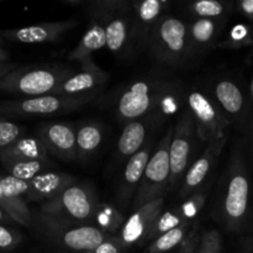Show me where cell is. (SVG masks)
I'll return each instance as SVG.
<instances>
[{
    "instance_id": "cell-1",
    "label": "cell",
    "mask_w": 253,
    "mask_h": 253,
    "mask_svg": "<svg viewBox=\"0 0 253 253\" xmlns=\"http://www.w3.org/2000/svg\"><path fill=\"white\" fill-rule=\"evenodd\" d=\"M182 85L175 78H147L132 82L116 99V115L130 123L155 113L167 115L178 109Z\"/></svg>"
},
{
    "instance_id": "cell-2",
    "label": "cell",
    "mask_w": 253,
    "mask_h": 253,
    "mask_svg": "<svg viewBox=\"0 0 253 253\" xmlns=\"http://www.w3.org/2000/svg\"><path fill=\"white\" fill-rule=\"evenodd\" d=\"M147 44L151 56L165 66L178 67L192 56L189 27L172 15H163L156 22Z\"/></svg>"
},
{
    "instance_id": "cell-3",
    "label": "cell",
    "mask_w": 253,
    "mask_h": 253,
    "mask_svg": "<svg viewBox=\"0 0 253 253\" xmlns=\"http://www.w3.org/2000/svg\"><path fill=\"white\" fill-rule=\"evenodd\" d=\"M37 227L54 245L76 252H91L108 236L98 226L64 221L41 212L37 216Z\"/></svg>"
},
{
    "instance_id": "cell-4",
    "label": "cell",
    "mask_w": 253,
    "mask_h": 253,
    "mask_svg": "<svg viewBox=\"0 0 253 253\" xmlns=\"http://www.w3.org/2000/svg\"><path fill=\"white\" fill-rule=\"evenodd\" d=\"M173 126H168L167 131L153 150L148 165L143 173L137 192L132 200L133 211L145 207L148 203L163 198L170 178L169 150L173 136Z\"/></svg>"
},
{
    "instance_id": "cell-5",
    "label": "cell",
    "mask_w": 253,
    "mask_h": 253,
    "mask_svg": "<svg viewBox=\"0 0 253 253\" xmlns=\"http://www.w3.org/2000/svg\"><path fill=\"white\" fill-rule=\"evenodd\" d=\"M98 205L93 188L85 183L77 182L43 203L41 214L64 221L85 224L94 220Z\"/></svg>"
},
{
    "instance_id": "cell-6",
    "label": "cell",
    "mask_w": 253,
    "mask_h": 253,
    "mask_svg": "<svg viewBox=\"0 0 253 253\" xmlns=\"http://www.w3.org/2000/svg\"><path fill=\"white\" fill-rule=\"evenodd\" d=\"M74 69L63 66L39 67V68L16 71L7 74L0 88L26 95H53L56 89L74 73Z\"/></svg>"
},
{
    "instance_id": "cell-7",
    "label": "cell",
    "mask_w": 253,
    "mask_h": 253,
    "mask_svg": "<svg viewBox=\"0 0 253 253\" xmlns=\"http://www.w3.org/2000/svg\"><path fill=\"white\" fill-rule=\"evenodd\" d=\"M185 99L200 140L210 143L224 138L225 128L229 125V121L224 116L220 106L200 90L188 91Z\"/></svg>"
},
{
    "instance_id": "cell-8",
    "label": "cell",
    "mask_w": 253,
    "mask_h": 253,
    "mask_svg": "<svg viewBox=\"0 0 253 253\" xmlns=\"http://www.w3.org/2000/svg\"><path fill=\"white\" fill-rule=\"evenodd\" d=\"M198 132L194 119L190 111L185 110L174 126L170 142V178L168 188H174L184 178L185 173L190 167L192 153L195 146V138ZM199 137V136H198Z\"/></svg>"
},
{
    "instance_id": "cell-9",
    "label": "cell",
    "mask_w": 253,
    "mask_h": 253,
    "mask_svg": "<svg viewBox=\"0 0 253 253\" xmlns=\"http://www.w3.org/2000/svg\"><path fill=\"white\" fill-rule=\"evenodd\" d=\"M94 98L95 95H42L2 104L0 106V110L7 114H15V115L48 116L77 110V109L90 103Z\"/></svg>"
},
{
    "instance_id": "cell-10",
    "label": "cell",
    "mask_w": 253,
    "mask_h": 253,
    "mask_svg": "<svg viewBox=\"0 0 253 253\" xmlns=\"http://www.w3.org/2000/svg\"><path fill=\"white\" fill-rule=\"evenodd\" d=\"M165 197L148 203L145 207L133 211L121 229L119 240L123 244L124 249L143 245L147 242L148 236L155 226L156 221L165 209Z\"/></svg>"
},
{
    "instance_id": "cell-11",
    "label": "cell",
    "mask_w": 253,
    "mask_h": 253,
    "mask_svg": "<svg viewBox=\"0 0 253 253\" xmlns=\"http://www.w3.org/2000/svg\"><path fill=\"white\" fill-rule=\"evenodd\" d=\"M81 69L74 72L69 78H67L53 95L61 96H82L95 95L96 90L100 89L108 82L109 74L99 68L90 58L85 59L81 63Z\"/></svg>"
},
{
    "instance_id": "cell-12",
    "label": "cell",
    "mask_w": 253,
    "mask_h": 253,
    "mask_svg": "<svg viewBox=\"0 0 253 253\" xmlns=\"http://www.w3.org/2000/svg\"><path fill=\"white\" fill-rule=\"evenodd\" d=\"M37 138L41 141L47 152L54 157L71 161L78 156L77 131L68 124H46L39 128Z\"/></svg>"
},
{
    "instance_id": "cell-13",
    "label": "cell",
    "mask_w": 253,
    "mask_h": 253,
    "mask_svg": "<svg viewBox=\"0 0 253 253\" xmlns=\"http://www.w3.org/2000/svg\"><path fill=\"white\" fill-rule=\"evenodd\" d=\"M166 116L167 114L165 113H155L126 124L116 147L119 160H128L131 156L138 152L146 145V140L151 131L158 127V125L165 121Z\"/></svg>"
},
{
    "instance_id": "cell-14",
    "label": "cell",
    "mask_w": 253,
    "mask_h": 253,
    "mask_svg": "<svg viewBox=\"0 0 253 253\" xmlns=\"http://www.w3.org/2000/svg\"><path fill=\"white\" fill-rule=\"evenodd\" d=\"M153 150V138L151 137L138 152L127 160L118 192V203L121 208H127L130 200H133Z\"/></svg>"
},
{
    "instance_id": "cell-15",
    "label": "cell",
    "mask_w": 253,
    "mask_h": 253,
    "mask_svg": "<svg viewBox=\"0 0 253 253\" xmlns=\"http://www.w3.org/2000/svg\"><path fill=\"white\" fill-rule=\"evenodd\" d=\"M225 143H226V137L208 143L202 155L190 165L189 169L185 173L180 187V197L188 198L189 195L195 194V192L202 187L205 179L209 177L215 163L219 160Z\"/></svg>"
},
{
    "instance_id": "cell-16",
    "label": "cell",
    "mask_w": 253,
    "mask_h": 253,
    "mask_svg": "<svg viewBox=\"0 0 253 253\" xmlns=\"http://www.w3.org/2000/svg\"><path fill=\"white\" fill-rule=\"evenodd\" d=\"M128 4L118 10L101 15L106 17V46L114 53H123L135 42V24L132 10H126Z\"/></svg>"
},
{
    "instance_id": "cell-17",
    "label": "cell",
    "mask_w": 253,
    "mask_h": 253,
    "mask_svg": "<svg viewBox=\"0 0 253 253\" xmlns=\"http://www.w3.org/2000/svg\"><path fill=\"white\" fill-rule=\"evenodd\" d=\"M78 25L74 20H64V21L44 22V24L34 25V26L22 27V29L9 30L2 32V36L7 40L22 43H44V42H56L73 30Z\"/></svg>"
},
{
    "instance_id": "cell-18",
    "label": "cell",
    "mask_w": 253,
    "mask_h": 253,
    "mask_svg": "<svg viewBox=\"0 0 253 253\" xmlns=\"http://www.w3.org/2000/svg\"><path fill=\"white\" fill-rule=\"evenodd\" d=\"M249 180L242 173L235 172L230 175L222 199V214L227 224H236L245 216L249 204Z\"/></svg>"
},
{
    "instance_id": "cell-19",
    "label": "cell",
    "mask_w": 253,
    "mask_h": 253,
    "mask_svg": "<svg viewBox=\"0 0 253 253\" xmlns=\"http://www.w3.org/2000/svg\"><path fill=\"white\" fill-rule=\"evenodd\" d=\"M77 183L73 175L59 172H44L29 182V190L25 197L34 202H48L72 184Z\"/></svg>"
},
{
    "instance_id": "cell-20",
    "label": "cell",
    "mask_w": 253,
    "mask_h": 253,
    "mask_svg": "<svg viewBox=\"0 0 253 253\" xmlns=\"http://www.w3.org/2000/svg\"><path fill=\"white\" fill-rule=\"evenodd\" d=\"M163 0H143L131 2L133 24H135V42H148V36L156 22L163 16L167 7Z\"/></svg>"
},
{
    "instance_id": "cell-21",
    "label": "cell",
    "mask_w": 253,
    "mask_h": 253,
    "mask_svg": "<svg viewBox=\"0 0 253 253\" xmlns=\"http://www.w3.org/2000/svg\"><path fill=\"white\" fill-rule=\"evenodd\" d=\"M5 165L17 162H43L47 161V151L39 138L24 137L10 145L1 152Z\"/></svg>"
},
{
    "instance_id": "cell-22",
    "label": "cell",
    "mask_w": 253,
    "mask_h": 253,
    "mask_svg": "<svg viewBox=\"0 0 253 253\" xmlns=\"http://www.w3.org/2000/svg\"><path fill=\"white\" fill-rule=\"evenodd\" d=\"M104 46H106L105 26L101 22L96 21L84 34L76 48L69 53L68 58L71 61H78L82 63L85 59L90 58L93 52L99 51Z\"/></svg>"
},
{
    "instance_id": "cell-23",
    "label": "cell",
    "mask_w": 253,
    "mask_h": 253,
    "mask_svg": "<svg viewBox=\"0 0 253 253\" xmlns=\"http://www.w3.org/2000/svg\"><path fill=\"white\" fill-rule=\"evenodd\" d=\"M219 22L216 19H195L189 26V39L192 54L205 51L212 44L219 34Z\"/></svg>"
},
{
    "instance_id": "cell-24",
    "label": "cell",
    "mask_w": 253,
    "mask_h": 253,
    "mask_svg": "<svg viewBox=\"0 0 253 253\" xmlns=\"http://www.w3.org/2000/svg\"><path fill=\"white\" fill-rule=\"evenodd\" d=\"M215 98L220 109L229 115H237L244 106V96L239 86L231 81H220L215 84Z\"/></svg>"
},
{
    "instance_id": "cell-25",
    "label": "cell",
    "mask_w": 253,
    "mask_h": 253,
    "mask_svg": "<svg viewBox=\"0 0 253 253\" xmlns=\"http://www.w3.org/2000/svg\"><path fill=\"white\" fill-rule=\"evenodd\" d=\"M104 128L96 123H85L77 130V148L79 157L93 155L103 142Z\"/></svg>"
},
{
    "instance_id": "cell-26",
    "label": "cell",
    "mask_w": 253,
    "mask_h": 253,
    "mask_svg": "<svg viewBox=\"0 0 253 253\" xmlns=\"http://www.w3.org/2000/svg\"><path fill=\"white\" fill-rule=\"evenodd\" d=\"M192 222L187 221L175 229L167 231L160 237L150 242L145 253H165L173 250L174 247L180 246L189 235V227Z\"/></svg>"
},
{
    "instance_id": "cell-27",
    "label": "cell",
    "mask_w": 253,
    "mask_h": 253,
    "mask_svg": "<svg viewBox=\"0 0 253 253\" xmlns=\"http://www.w3.org/2000/svg\"><path fill=\"white\" fill-rule=\"evenodd\" d=\"M95 222L104 234L113 236L116 232H120L125 224L126 219L123 212L111 204H99L96 208Z\"/></svg>"
},
{
    "instance_id": "cell-28",
    "label": "cell",
    "mask_w": 253,
    "mask_h": 253,
    "mask_svg": "<svg viewBox=\"0 0 253 253\" xmlns=\"http://www.w3.org/2000/svg\"><path fill=\"white\" fill-rule=\"evenodd\" d=\"M187 221H189V220H187V217H185L182 209V205L167 210V211H163L162 214L160 215L157 221H156L155 226H153L147 241H153L155 239L160 237L161 235L166 234L167 231H170V230L180 226V225L184 224V222Z\"/></svg>"
},
{
    "instance_id": "cell-29",
    "label": "cell",
    "mask_w": 253,
    "mask_h": 253,
    "mask_svg": "<svg viewBox=\"0 0 253 253\" xmlns=\"http://www.w3.org/2000/svg\"><path fill=\"white\" fill-rule=\"evenodd\" d=\"M6 169L9 170L10 174L12 177L17 178V179L25 180V182H30L37 177L39 174L46 172L47 163L43 162H17L11 163V165H6Z\"/></svg>"
},
{
    "instance_id": "cell-30",
    "label": "cell",
    "mask_w": 253,
    "mask_h": 253,
    "mask_svg": "<svg viewBox=\"0 0 253 253\" xmlns=\"http://www.w3.org/2000/svg\"><path fill=\"white\" fill-rule=\"evenodd\" d=\"M189 10L198 19H217L225 12V6L216 0H200L190 4Z\"/></svg>"
},
{
    "instance_id": "cell-31",
    "label": "cell",
    "mask_w": 253,
    "mask_h": 253,
    "mask_svg": "<svg viewBox=\"0 0 253 253\" xmlns=\"http://www.w3.org/2000/svg\"><path fill=\"white\" fill-rule=\"evenodd\" d=\"M199 253H221V236L217 230L211 229L202 235Z\"/></svg>"
},
{
    "instance_id": "cell-32",
    "label": "cell",
    "mask_w": 253,
    "mask_h": 253,
    "mask_svg": "<svg viewBox=\"0 0 253 253\" xmlns=\"http://www.w3.org/2000/svg\"><path fill=\"white\" fill-rule=\"evenodd\" d=\"M21 130L15 124L9 121H0V147H9L19 140Z\"/></svg>"
},
{
    "instance_id": "cell-33",
    "label": "cell",
    "mask_w": 253,
    "mask_h": 253,
    "mask_svg": "<svg viewBox=\"0 0 253 253\" xmlns=\"http://www.w3.org/2000/svg\"><path fill=\"white\" fill-rule=\"evenodd\" d=\"M200 240H202V235L199 234V229L194 226L189 231V235L184 240V242L180 245L178 253H197L199 250Z\"/></svg>"
},
{
    "instance_id": "cell-34",
    "label": "cell",
    "mask_w": 253,
    "mask_h": 253,
    "mask_svg": "<svg viewBox=\"0 0 253 253\" xmlns=\"http://www.w3.org/2000/svg\"><path fill=\"white\" fill-rule=\"evenodd\" d=\"M0 208H2V209L5 210V211L9 214V216L11 217V219L16 220L17 222H20V224L22 225H30L29 222L25 220V217L22 216L21 212L19 211V210L16 209V207H15L14 204H12L11 202H10L9 199H7L6 197H5L4 192H2V188H1V184H0Z\"/></svg>"
},
{
    "instance_id": "cell-35",
    "label": "cell",
    "mask_w": 253,
    "mask_h": 253,
    "mask_svg": "<svg viewBox=\"0 0 253 253\" xmlns=\"http://www.w3.org/2000/svg\"><path fill=\"white\" fill-rule=\"evenodd\" d=\"M124 246L119 237L106 236L105 241L99 245L95 250L88 253H123Z\"/></svg>"
},
{
    "instance_id": "cell-36",
    "label": "cell",
    "mask_w": 253,
    "mask_h": 253,
    "mask_svg": "<svg viewBox=\"0 0 253 253\" xmlns=\"http://www.w3.org/2000/svg\"><path fill=\"white\" fill-rule=\"evenodd\" d=\"M247 37V29L242 25H237L236 27H234L230 35V40L225 42H220L217 46L219 47H235V43L237 42H242Z\"/></svg>"
},
{
    "instance_id": "cell-37",
    "label": "cell",
    "mask_w": 253,
    "mask_h": 253,
    "mask_svg": "<svg viewBox=\"0 0 253 253\" xmlns=\"http://www.w3.org/2000/svg\"><path fill=\"white\" fill-rule=\"evenodd\" d=\"M19 240L20 239L14 234V232H11L10 230H7L6 227L0 225V249H11L12 246H15V245L19 242Z\"/></svg>"
},
{
    "instance_id": "cell-38",
    "label": "cell",
    "mask_w": 253,
    "mask_h": 253,
    "mask_svg": "<svg viewBox=\"0 0 253 253\" xmlns=\"http://www.w3.org/2000/svg\"><path fill=\"white\" fill-rule=\"evenodd\" d=\"M241 9L247 15H253V0H244V1H241Z\"/></svg>"
},
{
    "instance_id": "cell-39",
    "label": "cell",
    "mask_w": 253,
    "mask_h": 253,
    "mask_svg": "<svg viewBox=\"0 0 253 253\" xmlns=\"http://www.w3.org/2000/svg\"><path fill=\"white\" fill-rule=\"evenodd\" d=\"M14 68V66H7V64H0V77H4L5 74L10 73L11 69Z\"/></svg>"
},
{
    "instance_id": "cell-40",
    "label": "cell",
    "mask_w": 253,
    "mask_h": 253,
    "mask_svg": "<svg viewBox=\"0 0 253 253\" xmlns=\"http://www.w3.org/2000/svg\"><path fill=\"white\" fill-rule=\"evenodd\" d=\"M67 5H71V6H77V5L82 4V1H79V0H74V1H72V0H68V1H66Z\"/></svg>"
},
{
    "instance_id": "cell-41",
    "label": "cell",
    "mask_w": 253,
    "mask_h": 253,
    "mask_svg": "<svg viewBox=\"0 0 253 253\" xmlns=\"http://www.w3.org/2000/svg\"><path fill=\"white\" fill-rule=\"evenodd\" d=\"M6 58H7L6 52H4V51H2V49H0V62L6 61Z\"/></svg>"
},
{
    "instance_id": "cell-42",
    "label": "cell",
    "mask_w": 253,
    "mask_h": 253,
    "mask_svg": "<svg viewBox=\"0 0 253 253\" xmlns=\"http://www.w3.org/2000/svg\"><path fill=\"white\" fill-rule=\"evenodd\" d=\"M4 219H5V216H4V212H2L1 208H0V221H1V220H4Z\"/></svg>"
},
{
    "instance_id": "cell-43",
    "label": "cell",
    "mask_w": 253,
    "mask_h": 253,
    "mask_svg": "<svg viewBox=\"0 0 253 253\" xmlns=\"http://www.w3.org/2000/svg\"><path fill=\"white\" fill-rule=\"evenodd\" d=\"M251 89H252V93H253V79H252V86H251Z\"/></svg>"
},
{
    "instance_id": "cell-44",
    "label": "cell",
    "mask_w": 253,
    "mask_h": 253,
    "mask_svg": "<svg viewBox=\"0 0 253 253\" xmlns=\"http://www.w3.org/2000/svg\"><path fill=\"white\" fill-rule=\"evenodd\" d=\"M197 253H199V250H198V251H197Z\"/></svg>"
}]
</instances>
